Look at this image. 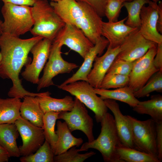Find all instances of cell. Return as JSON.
I'll list each match as a JSON object with an SVG mask.
<instances>
[{"mask_svg":"<svg viewBox=\"0 0 162 162\" xmlns=\"http://www.w3.org/2000/svg\"><path fill=\"white\" fill-rule=\"evenodd\" d=\"M40 36L27 39L3 33L0 37V48L2 59L0 64V77L10 79L13 86L8 93L10 98H22L26 96L36 97L40 93H34L25 90L22 85L19 75L22 68L31 63L28 54L32 47L43 39Z\"/></svg>","mask_w":162,"mask_h":162,"instance_id":"obj_1","label":"cell"},{"mask_svg":"<svg viewBox=\"0 0 162 162\" xmlns=\"http://www.w3.org/2000/svg\"><path fill=\"white\" fill-rule=\"evenodd\" d=\"M50 3L65 23L80 29L94 45L102 37V17L88 4L75 0H62Z\"/></svg>","mask_w":162,"mask_h":162,"instance_id":"obj_2","label":"cell"},{"mask_svg":"<svg viewBox=\"0 0 162 162\" xmlns=\"http://www.w3.org/2000/svg\"><path fill=\"white\" fill-rule=\"evenodd\" d=\"M100 133L96 139L84 143L79 152L93 148L99 151L105 162H123L119 158L116 148L122 144L115 124L113 116L107 112L100 122Z\"/></svg>","mask_w":162,"mask_h":162,"instance_id":"obj_3","label":"cell"},{"mask_svg":"<svg viewBox=\"0 0 162 162\" xmlns=\"http://www.w3.org/2000/svg\"><path fill=\"white\" fill-rule=\"evenodd\" d=\"M32 13L34 23L31 34L53 41L64 22L47 0H37L32 7Z\"/></svg>","mask_w":162,"mask_h":162,"instance_id":"obj_4","label":"cell"},{"mask_svg":"<svg viewBox=\"0 0 162 162\" xmlns=\"http://www.w3.org/2000/svg\"><path fill=\"white\" fill-rule=\"evenodd\" d=\"M3 33L19 37L30 31L34 25L32 7L4 3L1 9Z\"/></svg>","mask_w":162,"mask_h":162,"instance_id":"obj_5","label":"cell"},{"mask_svg":"<svg viewBox=\"0 0 162 162\" xmlns=\"http://www.w3.org/2000/svg\"><path fill=\"white\" fill-rule=\"evenodd\" d=\"M58 88L74 96L95 114L96 121L100 123L108 108L104 100L98 96L94 88L88 82L77 81L65 85L57 86Z\"/></svg>","mask_w":162,"mask_h":162,"instance_id":"obj_6","label":"cell"},{"mask_svg":"<svg viewBox=\"0 0 162 162\" xmlns=\"http://www.w3.org/2000/svg\"><path fill=\"white\" fill-rule=\"evenodd\" d=\"M127 116L131 123L133 140L135 148L158 157L154 121L152 118L142 121Z\"/></svg>","mask_w":162,"mask_h":162,"instance_id":"obj_7","label":"cell"},{"mask_svg":"<svg viewBox=\"0 0 162 162\" xmlns=\"http://www.w3.org/2000/svg\"><path fill=\"white\" fill-rule=\"evenodd\" d=\"M62 46L58 42L53 41L48 61L44 67L43 75L37 84L38 92L43 88L54 85L52 79L56 76L69 73L79 67L76 64L68 62L62 58L61 52Z\"/></svg>","mask_w":162,"mask_h":162,"instance_id":"obj_8","label":"cell"},{"mask_svg":"<svg viewBox=\"0 0 162 162\" xmlns=\"http://www.w3.org/2000/svg\"><path fill=\"white\" fill-rule=\"evenodd\" d=\"M73 109L70 111L60 112L58 119L64 120L71 132L80 130L86 136L88 142L94 140L93 134V121L88 114L85 105L76 97Z\"/></svg>","mask_w":162,"mask_h":162,"instance_id":"obj_9","label":"cell"},{"mask_svg":"<svg viewBox=\"0 0 162 162\" xmlns=\"http://www.w3.org/2000/svg\"><path fill=\"white\" fill-rule=\"evenodd\" d=\"M157 48V44L151 47L144 56L134 62L129 75L128 85L134 92L142 88L154 74L160 70L154 64Z\"/></svg>","mask_w":162,"mask_h":162,"instance_id":"obj_10","label":"cell"},{"mask_svg":"<svg viewBox=\"0 0 162 162\" xmlns=\"http://www.w3.org/2000/svg\"><path fill=\"white\" fill-rule=\"evenodd\" d=\"M14 124L22 140L19 146L20 156H28L35 152L45 141L43 128L36 126L20 116Z\"/></svg>","mask_w":162,"mask_h":162,"instance_id":"obj_11","label":"cell"},{"mask_svg":"<svg viewBox=\"0 0 162 162\" xmlns=\"http://www.w3.org/2000/svg\"><path fill=\"white\" fill-rule=\"evenodd\" d=\"M157 44L148 40L141 33L139 28L131 32L119 46L115 59L133 62L144 56L151 47Z\"/></svg>","mask_w":162,"mask_h":162,"instance_id":"obj_12","label":"cell"},{"mask_svg":"<svg viewBox=\"0 0 162 162\" xmlns=\"http://www.w3.org/2000/svg\"><path fill=\"white\" fill-rule=\"evenodd\" d=\"M53 41L65 45L77 52L83 59L94 45L80 29L65 23Z\"/></svg>","mask_w":162,"mask_h":162,"instance_id":"obj_13","label":"cell"},{"mask_svg":"<svg viewBox=\"0 0 162 162\" xmlns=\"http://www.w3.org/2000/svg\"><path fill=\"white\" fill-rule=\"evenodd\" d=\"M52 42L44 38L32 47L30 52L33 56L32 61L26 66L21 73L25 80L33 84H38L40 74L48 59Z\"/></svg>","mask_w":162,"mask_h":162,"instance_id":"obj_14","label":"cell"},{"mask_svg":"<svg viewBox=\"0 0 162 162\" xmlns=\"http://www.w3.org/2000/svg\"><path fill=\"white\" fill-rule=\"evenodd\" d=\"M147 6L144 5L140 14L141 25L139 30L147 39L156 43L162 44V35L157 29L158 5L150 1Z\"/></svg>","mask_w":162,"mask_h":162,"instance_id":"obj_15","label":"cell"},{"mask_svg":"<svg viewBox=\"0 0 162 162\" xmlns=\"http://www.w3.org/2000/svg\"><path fill=\"white\" fill-rule=\"evenodd\" d=\"M104 100L113 114L115 124L121 143L125 146L136 149L133 140L131 122L127 115L122 114L116 100L107 99Z\"/></svg>","mask_w":162,"mask_h":162,"instance_id":"obj_16","label":"cell"},{"mask_svg":"<svg viewBox=\"0 0 162 162\" xmlns=\"http://www.w3.org/2000/svg\"><path fill=\"white\" fill-rule=\"evenodd\" d=\"M120 51L119 46H108L106 52L95 58L93 68L87 76L88 82L94 88H100L102 81Z\"/></svg>","mask_w":162,"mask_h":162,"instance_id":"obj_17","label":"cell"},{"mask_svg":"<svg viewBox=\"0 0 162 162\" xmlns=\"http://www.w3.org/2000/svg\"><path fill=\"white\" fill-rule=\"evenodd\" d=\"M127 19V17L114 22L103 21L101 35L108 40V46L112 48L120 46L126 38L137 28L126 25L124 22Z\"/></svg>","mask_w":162,"mask_h":162,"instance_id":"obj_18","label":"cell"},{"mask_svg":"<svg viewBox=\"0 0 162 162\" xmlns=\"http://www.w3.org/2000/svg\"><path fill=\"white\" fill-rule=\"evenodd\" d=\"M109 44L108 40L102 36L86 55L83 63L78 70L61 84H67L80 80L88 82L87 76L92 69L95 58L98 55L100 56L103 53Z\"/></svg>","mask_w":162,"mask_h":162,"instance_id":"obj_19","label":"cell"},{"mask_svg":"<svg viewBox=\"0 0 162 162\" xmlns=\"http://www.w3.org/2000/svg\"><path fill=\"white\" fill-rule=\"evenodd\" d=\"M57 127L55 132L58 139L52 149L54 155L61 154L73 146L78 147L82 143V138H77L72 135L65 122L58 121Z\"/></svg>","mask_w":162,"mask_h":162,"instance_id":"obj_20","label":"cell"},{"mask_svg":"<svg viewBox=\"0 0 162 162\" xmlns=\"http://www.w3.org/2000/svg\"><path fill=\"white\" fill-rule=\"evenodd\" d=\"M51 94L47 91L36 96L44 114L49 111L62 112L71 110L74 104V100L71 97L67 95L62 98L58 99L51 97Z\"/></svg>","mask_w":162,"mask_h":162,"instance_id":"obj_21","label":"cell"},{"mask_svg":"<svg viewBox=\"0 0 162 162\" xmlns=\"http://www.w3.org/2000/svg\"><path fill=\"white\" fill-rule=\"evenodd\" d=\"M19 135L14 123L0 124V144L7 151L10 157L20 156L16 143Z\"/></svg>","mask_w":162,"mask_h":162,"instance_id":"obj_22","label":"cell"},{"mask_svg":"<svg viewBox=\"0 0 162 162\" xmlns=\"http://www.w3.org/2000/svg\"><path fill=\"white\" fill-rule=\"evenodd\" d=\"M21 105V116L33 124L43 127L44 113L42 110L36 97L26 96Z\"/></svg>","mask_w":162,"mask_h":162,"instance_id":"obj_23","label":"cell"},{"mask_svg":"<svg viewBox=\"0 0 162 162\" xmlns=\"http://www.w3.org/2000/svg\"><path fill=\"white\" fill-rule=\"evenodd\" d=\"M94 92L100 95L103 100L109 99L118 100L128 104L132 108L136 106L139 101L135 97L134 92L128 86L113 90L94 88Z\"/></svg>","mask_w":162,"mask_h":162,"instance_id":"obj_24","label":"cell"},{"mask_svg":"<svg viewBox=\"0 0 162 162\" xmlns=\"http://www.w3.org/2000/svg\"><path fill=\"white\" fill-rule=\"evenodd\" d=\"M133 110L141 114L150 116L155 123L162 122V96H152L147 100L139 102Z\"/></svg>","mask_w":162,"mask_h":162,"instance_id":"obj_25","label":"cell"},{"mask_svg":"<svg viewBox=\"0 0 162 162\" xmlns=\"http://www.w3.org/2000/svg\"><path fill=\"white\" fill-rule=\"evenodd\" d=\"M20 98H0V124H14L21 116Z\"/></svg>","mask_w":162,"mask_h":162,"instance_id":"obj_26","label":"cell"},{"mask_svg":"<svg viewBox=\"0 0 162 162\" xmlns=\"http://www.w3.org/2000/svg\"><path fill=\"white\" fill-rule=\"evenodd\" d=\"M116 151L123 162H160L156 156L122 144L117 147Z\"/></svg>","mask_w":162,"mask_h":162,"instance_id":"obj_27","label":"cell"},{"mask_svg":"<svg viewBox=\"0 0 162 162\" xmlns=\"http://www.w3.org/2000/svg\"><path fill=\"white\" fill-rule=\"evenodd\" d=\"M150 0H133L124 2L123 6L127 10L128 16L125 24L132 28H139L141 25L140 14L142 7L148 4Z\"/></svg>","mask_w":162,"mask_h":162,"instance_id":"obj_28","label":"cell"},{"mask_svg":"<svg viewBox=\"0 0 162 162\" xmlns=\"http://www.w3.org/2000/svg\"><path fill=\"white\" fill-rule=\"evenodd\" d=\"M60 112L49 111L45 112L43 119L44 133L45 140L50 144L52 150L58 139L55 131V125Z\"/></svg>","mask_w":162,"mask_h":162,"instance_id":"obj_29","label":"cell"},{"mask_svg":"<svg viewBox=\"0 0 162 162\" xmlns=\"http://www.w3.org/2000/svg\"><path fill=\"white\" fill-rule=\"evenodd\" d=\"M54 156L50 145L45 140L35 153L22 156L20 160L21 162H53Z\"/></svg>","mask_w":162,"mask_h":162,"instance_id":"obj_30","label":"cell"},{"mask_svg":"<svg viewBox=\"0 0 162 162\" xmlns=\"http://www.w3.org/2000/svg\"><path fill=\"white\" fill-rule=\"evenodd\" d=\"M162 92V70H159L154 74L142 88L134 92L136 98L147 97L153 92Z\"/></svg>","mask_w":162,"mask_h":162,"instance_id":"obj_31","label":"cell"},{"mask_svg":"<svg viewBox=\"0 0 162 162\" xmlns=\"http://www.w3.org/2000/svg\"><path fill=\"white\" fill-rule=\"evenodd\" d=\"M75 146H73L66 152L60 154L55 155V162H83L95 155L96 153L91 151L84 154L79 153L78 149Z\"/></svg>","mask_w":162,"mask_h":162,"instance_id":"obj_32","label":"cell"},{"mask_svg":"<svg viewBox=\"0 0 162 162\" xmlns=\"http://www.w3.org/2000/svg\"><path fill=\"white\" fill-rule=\"evenodd\" d=\"M129 76L118 74H106L104 77L100 88H118L128 86Z\"/></svg>","mask_w":162,"mask_h":162,"instance_id":"obj_33","label":"cell"},{"mask_svg":"<svg viewBox=\"0 0 162 162\" xmlns=\"http://www.w3.org/2000/svg\"><path fill=\"white\" fill-rule=\"evenodd\" d=\"M125 0H108L105 9V15L109 22L118 21L121 9Z\"/></svg>","mask_w":162,"mask_h":162,"instance_id":"obj_34","label":"cell"},{"mask_svg":"<svg viewBox=\"0 0 162 162\" xmlns=\"http://www.w3.org/2000/svg\"><path fill=\"white\" fill-rule=\"evenodd\" d=\"M134 62H129L115 59L106 74L129 76L132 69Z\"/></svg>","mask_w":162,"mask_h":162,"instance_id":"obj_35","label":"cell"},{"mask_svg":"<svg viewBox=\"0 0 162 162\" xmlns=\"http://www.w3.org/2000/svg\"><path fill=\"white\" fill-rule=\"evenodd\" d=\"M85 3L92 7L101 17L105 16V9L108 0H75Z\"/></svg>","mask_w":162,"mask_h":162,"instance_id":"obj_36","label":"cell"},{"mask_svg":"<svg viewBox=\"0 0 162 162\" xmlns=\"http://www.w3.org/2000/svg\"><path fill=\"white\" fill-rule=\"evenodd\" d=\"M157 157L160 162L162 160V122L155 123Z\"/></svg>","mask_w":162,"mask_h":162,"instance_id":"obj_37","label":"cell"},{"mask_svg":"<svg viewBox=\"0 0 162 162\" xmlns=\"http://www.w3.org/2000/svg\"><path fill=\"white\" fill-rule=\"evenodd\" d=\"M154 64L156 68L162 70V44H157V50L154 59Z\"/></svg>","mask_w":162,"mask_h":162,"instance_id":"obj_38","label":"cell"},{"mask_svg":"<svg viewBox=\"0 0 162 162\" xmlns=\"http://www.w3.org/2000/svg\"><path fill=\"white\" fill-rule=\"evenodd\" d=\"M4 3L32 6L37 0H0Z\"/></svg>","mask_w":162,"mask_h":162,"instance_id":"obj_39","label":"cell"},{"mask_svg":"<svg viewBox=\"0 0 162 162\" xmlns=\"http://www.w3.org/2000/svg\"><path fill=\"white\" fill-rule=\"evenodd\" d=\"M158 17L157 23V29L159 33H162V2H158Z\"/></svg>","mask_w":162,"mask_h":162,"instance_id":"obj_40","label":"cell"},{"mask_svg":"<svg viewBox=\"0 0 162 162\" xmlns=\"http://www.w3.org/2000/svg\"><path fill=\"white\" fill-rule=\"evenodd\" d=\"M10 157L8 152L0 144V162H8Z\"/></svg>","mask_w":162,"mask_h":162,"instance_id":"obj_41","label":"cell"},{"mask_svg":"<svg viewBox=\"0 0 162 162\" xmlns=\"http://www.w3.org/2000/svg\"><path fill=\"white\" fill-rule=\"evenodd\" d=\"M3 22L0 19V37L3 33L2 30V24Z\"/></svg>","mask_w":162,"mask_h":162,"instance_id":"obj_42","label":"cell"},{"mask_svg":"<svg viewBox=\"0 0 162 162\" xmlns=\"http://www.w3.org/2000/svg\"><path fill=\"white\" fill-rule=\"evenodd\" d=\"M2 56L1 52H0V64L2 62Z\"/></svg>","mask_w":162,"mask_h":162,"instance_id":"obj_43","label":"cell"},{"mask_svg":"<svg viewBox=\"0 0 162 162\" xmlns=\"http://www.w3.org/2000/svg\"><path fill=\"white\" fill-rule=\"evenodd\" d=\"M160 1V0H152V1L156 3H158Z\"/></svg>","mask_w":162,"mask_h":162,"instance_id":"obj_44","label":"cell"},{"mask_svg":"<svg viewBox=\"0 0 162 162\" xmlns=\"http://www.w3.org/2000/svg\"><path fill=\"white\" fill-rule=\"evenodd\" d=\"M51 2H56L62 0H50Z\"/></svg>","mask_w":162,"mask_h":162,"instance_id":"obj_45","label":"cell"},{"mask_svg":"<svg viewBox=\"0 0 162 162\" xmlns=\"http://www.w3.org/2000/svg\"><path fill=\"white\" fill-rule=\"evenodd\" d=\"M133 0H125L126 1H127V2H130V1H132Z\"/></svg>","mask_w":162,"mask_h":162,"instance_id":"obj_46","label":"cell"}]
</instances>
